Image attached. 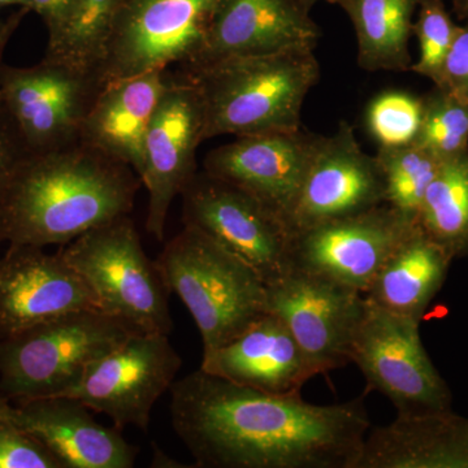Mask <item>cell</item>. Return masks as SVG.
I'll return each mask as SVG.
<instances>
[{
	"label": "cell",
	"instance_id": "cell-20",
	"mask_svg": "<svg viewBox=\"0 0 468 468\" xmlns=\"http://www.w3.org/2000/svg\"><path fill=\"white\" fill-rule=\"evenodd\" d=\"M320 36L319 27L300 0H223L201 54L181 68L302 46L315 48Z\"/></svg>",
	"mask_w": 468,
	"mask_h": 468
},
{
	"label": "cell",
	"instance_id": "cell-6",
	"mask_svg": "<svg viewBox=\"0 0 468 468\" xmlns=\"http://www.w3.org/2000/svg\"><path fill=\"white\" fill-rule=\"evenodd\" d=\"M58 251L94 292L100 310L143 334H171V292L128 215L81 234Z\"/></svg>",
	"mask_w": 468,
	"mask_h": 468
},
{
	"label": "cell",
	"instance_id": "cell-28",
	"mask_svg": "<svg viewBox=\"0 0 468 468\" xmlns=\"http://www.w3.org/2000/svg\"><path fill=\"white\" fill-rule=\"evenodd\" d=\"M441 160L468 151V104L436 88L423 98V120L415 143Z\"/></svg>",
	"mask_w": 468,
	"mask_h": 468
},
{
	"label": "cell",
	"instance_id": "cell-14",
	"mask_svg": "<svg viewBox=\"0 0 468 468\" xmlns=\"http://www.w3.org/2000/svg\"><path fill=\"white\" fill-rule=\"evenodd\" d=\"M203 104L198 88L186 76L169 75L146 141L141 181L149 193L147 232L165 239L169 207L197 174L196 154L203 143Z\"/></svg>",
	"mask_w": 468,
	"mask_h": 468
},
{
	"label": "cell",
	"instance_id": "cell-17",
	"mask_svg": "<svg viewBox=\"0 0 468 468\" xmlns=\"http://www.w3.org/2000/svg\"><path fill=\"white\" fill-rule=\"evenodd\" d=\"M86 309H100L97 298L60 251L9 245L0 258V340Z\"/></svg>",
	"mask_w": 468,
	"mask_h": 468
},
{
	"label": "cell",
	"instance_id": "cell-13",
	"mask_svg": "<svg viewBox=\"0 0 468 468\" xmlns=\"http://www.w3.org/2000/svg\"><path fill=\"white\" fill-rule=\"evenodd\" d=\"M417 224L388 203L292 234V270L334 280L365 294L388 258Z\"/></svg>",
	"mask_w": 468,
	"mask_h": 468
},
{
	"label": "cell",
	"instance_id": "cell-37",
	"mask_svg": "<svg viewBox=\"0 0 468 468\" xmlns=\"http://www.w3.org/2000/svg\"><path fill=\"white\" fill-rule=\"evenodd\" d=\"M300 2L302 3V5H303L304 8H307L309 9V11H311V9H313L314 5H315L316 3L326 2L329 3V5H340L341 3L344 2V0H300Z\"/></svg>",
	"mask_w": 468,
	"mask_h": 468
},
{
	"label": "cell",
	"instance_id": "cell-21",
	"mask_svg": "<svg viewBox=\"0 0 468 468\" xmlns=\"http://www.w3.org/2000/svg\"><path fill=\"white\" fill-rule=\"evenodd\" d=\"M168 81L167 70H155L104 85L86 113L80 143L143 177L144 141Z\"/></svg>",
	"mask_w": 468,
	"mask_h": 468
},
{
	"label": "cell",
	"instance_id": "cell-19",
	"mask_svg": "<svg viewBox=\"0 0 468 468\" xmlns=\"http://www.w3.org/2000/svg\"><path fill=\"white\" fill-rule=\"evenodd\" d=\"M207 374L261 392L294 396L318 371L275 314L263 316L229 343L203 353Z\"/></svg>",
	"mask_w": 468,
	"mask_h": 468
},
{
	"label": "cell",
	"instance_id": "cell-10",
	"mask_svg": "<svg viewBox=\"0 0 468 468\" xmlns=\"http://www.w3.org/2000/svg\"><path fill=\"white\" fill-rule=\"evenodd\" d=\"M181 365L167 335L138 332L91 363L76 383L54 397L77 399L91 411L107 415L119 431L133 426L147 432L151 411L171 389Z\"/></svg>",
	"mask_w": 468,
	"mask_h": 468
},
{
	"label": "cell",
	"instance_id": "cell-24",
	"mask_svg": "<svg viewBox=\"0 0 468 468\" xmlns=\"http://www.w3.org/2000/svg\"><path fill=\"white\" fill-rule=\"evenodd\" d=\"M420 0H344L358 42V64L368 72L411 69L409 46Z\"/></svg>",
	"mask_w": 468,
	"mask_h": 468
},
{
	"label": "cell",
	"instance_id": "cell-16",
	"mask_svg": "<svg viewBox=\"0 0 468 468\" xmlns=\"http://www.w3.org/2000/svg\"><path fill=\"white\" fill-rule=\"evenodd\" d=\"M319 138L302 128L236 137L209 151L203 167L212 177L250 194L288 227Z\"/></svg>",
	"mask_w": 468,
	"mask_h": 468
},
{
	"label": "cell",
	"instance_id": "cell-22",
	"mask_svg": "<svg viewBox=\"0 0 468 468\" xmlns=\"http://www.w3.org/2000/svg\"><path fill=\"white\" fill-rule=\"evenodd\" d=\"M356 468H468V419L451 410L397 415L368 431Z\"/></svg>",
	"mask_w": 468,
	"mask_h": 468
},
{
	"label": "cell",
	"instance_id": "cell-33",
	"mask_svg": "<svg viewBox=\"0 0 468 468\" xmlns=\"http://www.w3.org/2000/svg\"><path fill=\"white\" fill-rule=\"evenodd\" d=\"M27 153L14 122L0 103V202L9 178Z\"/></svg>",
	"mask_w": 468,
	"mask_h": 468
},
{
	"label": "cell",
	"instance_id": "cell-31",
	"mask_svg": "<svg viewBox=\"0 0 468 468\" xmlns=\"http://www.w3.org/2000/svg\"><path fill=\"white\" fill-rule=\"evenodd\" d=\"M0 468H64L42 442L0 418Z\"/></svg>",
	"mask_w": 468,
	"mask_h": 468
},
{
	"label": "cell",
	"instance_id": "cell-1",
	"mask_svg": "<svg viewBox=\"0 0 468 468\" xmlns=\"http://www.w3.org/2000/svg\"><path fill=\"white\" fill-rule=\"evenodd\" d=\"M176 435L202 468H356L368 431L362 399L313 405L199 368L171 389Z\"/></svg>",
	"mask_w": 468,
	"mask_h": 468
},
{
	"label": "cell",
	"instance_id": "cell-30",
	"mask_svg": "<svg viewBox=\"0 0 468 468\" xmlns=\"http://www.w3.org/2000/svg\"><path fill=\"white\" fill-rule=\"evenodd\" d=\"M458 27L442 0H420L412 29L420 51L417 63H412L410 70L436 84L457 36Z\"/></svg>",
	"mask_w": 468,
	"mask_h": 468
},
{
	"label": "cell",
	"instance_id": "cell-12",
	"mask_svg": "<svg viewBox=\"0 0 468 468\" xmlns=\"http://www.w3.org/2000/svg\"><path fill=\"white\" fill-rule=\"evenodd\" d=\"M266 288L267 310L285 323L319 375L350 365L367 304L362 292L292 268Z\"/></svg>",
	"mask_w": 468,
	"mask_h": 468
},
{
	"label": "cell",
	"instance_id": "cell-36",
	"mask_svg": "<svg viewBox=\"0 0 468 468\" xmlns=\"http://www.w3.org/2000/svg\"><path fill=\"white\" fill-rule=\"evenodd\" d=\"M452 11L461 20H468V0H454Z\"/></svg>",
	"mask_w": 468,
	"mask_h": 468
},
{
	"label": "cell",
	"instance_id": "cell-11",
	"mask_svg": "<svg viewBox=\"0 0 468 468\" xmlns=\"http://www.w3.org/2000/svg\"><path fill=\"white\" fill-rule=\"evenodd\" d=\"M101 89L97 76L48 58L33 67L0 68V103L27 153L77 143Z\"/></svg>",
	"mask_w": 468,
	"mask_h": 468
},
{
	"label": "cell",
	"instance_id": "cell-3",
	"mask_svg": "<svg viewBox=\"0 0 468 468\" xmlns=\"http://www.w3.org/2000/svg\"><path fill=\"white\" fill-rule=\"evenodd\" d=\"M314 50L302 46L181 68V75L192 80L201 94L203 140L302 128L304 101L320 79Z\"/></svg>",
	"mask_w": 468,
	"mask_h": 468
},
{
	"label": "cell",
	"instance_id": "cell-25",
	"mask_svg": "<svg viewBox=\"0 0 468 468\" xmlns=\"http://www.w3.org/2000/svg\"><path fill=\"white\" fill-rule=\"evenodd\" d=\"M417 226L452 257L468 255V151L442 160Z\"/></svg>",
	"mask_w": 468,
	"mask_h": 468
},
{
	"label": "cell",
	"instance_id": "cell-4",
	"mask_svg": "<svg viewBox=\"0 0 468 468\" xmlns=\"http://www.w3.org/2000/svg\"><path fill=\"white\" fill-rule=\"evenodd\" d=\"M155 264L196 322L203 353L229 343L268 311L261 276L198 228L184 226Z\"/></svg>",
	"mask_w": 468,
	"mask_h": 468
},
{
	"label": "cell",
	"instance_id": "cell-18",
	"mask_svg": "<svg viewBox=\"0 0 468 468\" xmlns=\"http://www.w3.org/2000/svg\"><path fill=\"white\" fill-rule=\"evenodd\" d=\"M84 403L68 397L9 402L0 399V418L42 442L64 468H132L138 449L117 428L101 426Z\"/></svg>",
	"mask_w": 468,
	"mask_h": 468
},
{
	"label": "cell",
	"instance_id": "cell-34",
	"mask_svg": "<svg viewBox=\"0 0 468 468\" xmlns=\"http://www.w3.org/2000/svg\"><path fill=\"white\" fill-rule=\"evenodd\" d=\"M75 0H27L33 9L43 18L48 29V36L54 34L67 17Z\"/></svg>",
	"mask_w": 468,
	"mask_h": 468
},
{
	"label": "cell",
	"instance_id": "cell-9",
	"mask_svg": "<svg viewBox=\"0 0 468 468\" xmlns=\"http://www.w3.org/2000/svg\"><path fill=\"white\" fill-rule=\"evenodd\" d=\"M184 226L198 228L270 285L292 270V233L282 218L239 187L197 172L181 193Z\"/></svg>",
	"mask_w": 468,
	"mask_h": 468
},
{
	"label": "cell",
	"instance_id": "cell-27",
	"mask_svg": "<svg viewBox=\"0 0 468 468\" xmlns=\"http://www.w3.org/2000/svg\"><path fill=\"white\" fill-rule=\"evenodd\" d=\"M377 158L383 171L388 205L417 224L424 197L442 160L417 144L380 147Z\"/></svg>",
	"mask_w": 468,
	"mask_h": 468
},
{
	"label": "cell",
	"instance_id": "cell-8",
	"mask_svg": "<svg viewBox=\"0 0 468 468\" xmlns=\"http://www.w3.org/2000/svg\"><path fill=\"white\" fill-rule=\"evenodd\" d=\"M419 324L367 300L351 346V363L362 372L367 390L387 397L397 415L451 410V390L424 349Z\"/></svg>",
	"mask_w": 468,
	"mask_h": 468
},
{
	"label": "cell",
	"instance_id": "cell-39",
	"mask_svg": "<svg viewBox=\"0 0 468 468\" xmlns=\"http://www.w3.org/2000/svg\"><path fill=\"white\" fill-rule=\"evenodd\" d=\"M2 26H3V23H2V21H0V27H2Z\"/></svg>",
	"mask_w": 468,
	"mask_h": 468
},
{
	"label": "cell",
	"instance_id": "cell-7",
	"mask_svg": "<svg viewBox=\"0 0 468 468\" xmlns=\"http://www.w3.org/2000/svg\"><path fill=\"white\" fill-rule=\"evenodd\" d=\"M223 0H124L100 69L111 82L189 66L201 54Z\"/></svg>",
	"mask_w": 468,
	"mask_h": 468
},
{
	"label": "cell",
	"instance_id": "cell-35",
	"mask_svg": "<svg viewBox=\"0 0 468 468\" xmlns=\"http://www.w3.org/2000/svg\"><path fill=\"white\" fill-rule=\"evenodd\" d=\"M27 11H30V9L23 7L20 12L12 15V16L9 17L7 21H5L3 26L0 27V68H2L3 64H5L3 63V57H5V48H7L12 36H14V33L16 32L17 27H20L21 21H23V18L26 16Z\"/></svg>",
	"mask_w": 468,
	"mask_h": 468
},
{
	"label": "cell",
	"instance_id": "cell-23",
	"mask_svg": "<svg viewBox=\"0 0 468 468\" xmlns=\"http://www.w3.org/2000/svg\"><path fill=\"white\" fill-rule=\"evenodd\" d=\"M452 260L451 252L417 226L385 261L365 297L381 309L420 322Z\"/></svg>",
	"mask_w": 468,
	"mask_h": 468
},
{
	"label": "cell",
	"instance_id": "cell-5",
	"mask_svg": "<svg viewBox=\"0 0 468 468\" xmlns=\"http://www.w3.org/2000/svg\"><path fill=\"white\" fill-rule=\"evenodd\" d=\"M100 309L73 311L0 340V399L58 396L91 363L138 334Z\"/></svg>",
	"mask_w": 468,
	"mask_h": 468
},
{
	"label": "cell",
	"instance_id": "cell-38",
	"mask_svg": "<svg viewBox=\"0 0 468 468\" xmlns=\"http://www.w3.org/2000/svg\"><path fill=\"white\" fill-rule=\"evenodd\" d=\"M5 5H21V7L29 8L27 0H0V7H5Z\"/></svg>",
	"mask_w": 468,
	"mask_h": 468
},
{
	"label": "cell",
	"instance_id": "cell-15",
	"mask_svg": "<svg viewBox=\"0 0 468 468\" xmlns=\"http://www.w3.org/2000/svg\"><path fill=\"white\" fill-rule=\"evenodd\" d=\"M387 203L377 155L365 153L353 126L341 122L331 135H320L309 171L291 217L292 234Z\"/></svg>",
	"mask_w": 468,
	"mask_h": 468
},
{
	"label": "cell",
	"instance_id": "cell-32",
	"mask_svg": "<svg viewBox=\"0 0 468 468\" xmlns=\"http://www.w3.org/2000/svg\"><path fill=\"white\" fill-rule=\"evenodd\" d=\"M458 27L457 36L440 75L436 88L468 104V20Z\"/></svg>",
	"mask_w": 468,
	"mask_h": 468
},
{
	"label": "cell",
	"instance_id": "cell-29",
	"mask_svg": "<svg viewBox=\"0 0 468 468\" xmlns=\"http://www.w3.org/2000/svg\"><path fill=\"white\" fill-rule=\"evenodd\" d=\"M423 120V98L390 90L377 95L366 110V126L380 147H399L417 140Z\"/></svg>",
	"mask_w": 468,
	"mask_h": 468
},
{
	"label": "cell",
	"instance_id": "cell-26",
	"mask_svg": "<svg viewBox=\"0 0 468 468\" xmlns=\"http://www.w3.org/2000/svg\"><path fill=\"white\" fill-rule=\"evenodd\" d=\"M122 3L124 0H75L57 32L48 36L45 58L98 79Z\"/></svg>",
	"mask_w": 468,
	"mask_h": 468
},
{
	"label": "cell",
	"instance_id": "cell-2",
	"mask_svg": "<svg viewBox=\"0 0 468 468\" xmlns=\"http://www.w3.org/2000/svg\"><path fill=\"white\" fill-rule=\"evenodd\" d=\"M133 169L77 141L27 153L0 202V243L64 246L133 208Z\"/></svg>",
	"mask_w": 468,
	"mask_h": 468
}]
</instances>
